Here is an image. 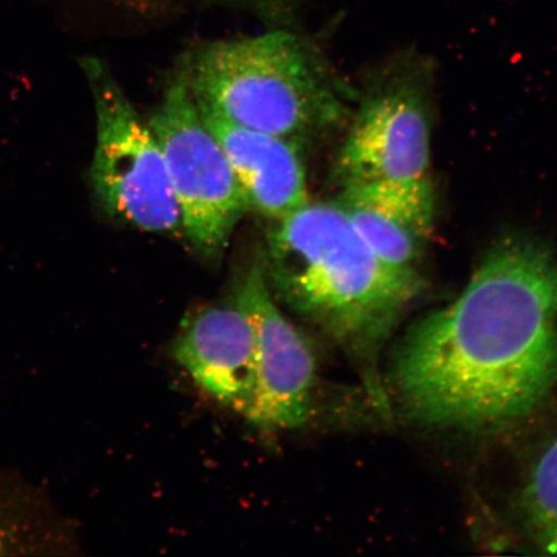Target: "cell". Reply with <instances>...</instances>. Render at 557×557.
<instances>
[{
  "instance_id": "1",
  "label": "cell",
  "mask_w": 557,
  "mask_h": 557,
  "mask_svg": "<svg viewBox=\"0 0 557 557\" xmlns=\"http://www.w3.org/2000/svg\"><path fill=\"white\" fill-rule=\"evenodd\" d=\"M394 375L410 413L486 428L531 413L557 383V257L531 238L494 246L447 308L409 331Z\"/></svg>"
},
{
  "instance_id": "4",
  "label": "cell",
  "mask_w": 557,
  "mask_h": 557,
  "mask_svg": "<svg viewBox=\"0 0 557 557\" xmlns=\"http://www.w3.org/2000/svg\"><path fill=\"white\" fill-rule=\"evenodd\" d=\"M96 110V148L89 180L111 220L146 233H173L181 214L165 159L150 124L139 116L102 61L83 59Z\"/></svg>"
},
{
  "instance_id": "13",
  "label": "cell",
  "mask_w": 557,
  "mask_h": 557,
  "mask_svg": "<svg viewBox=\"0 0 557 557\" xmlns=\"http://www.w3.org/2000/svg\"><path fill=\"white\" fill-rule=\"evenodd\" d=\"M253 13L273 27L294 26L297 16V0H211Z\"/></svg>"
},
{
  "instance_id": "5",
  "label": "cell",
  "mask_w": 557,
  "mask_h": 557,
  "mask_svg": "<svg viewBox=\"0 0 557 557\" xmlns=\"http://www.w3.org/2000/svg\"><path fill=\"white\" fill-rule=\"evenodd\" d=\"M149 124L163 151L181 227L199 255L219 259L249 207L224 149L180 73Z\"/></svg>"
},
{
  "instance_id": "3",
  "label": "cell",
  "mask_w": 557,
  "mask_h": 557,
  "mask_svg": "<svg viewBox=\"0 0 557 557\" xmlns=\"http://www.w3.org/2000/svg\"><path fill=\"white\" fill-rule=\"evenodd\" d=\"M199 108L295 146L343 116L319 53L288 27L201 45L178 70Z\"/></svg>"
},
{
  "instance_id": "10",
  "label": "cell",
  "mask_w": 557,
  "mask_h": 557,
  "mask_svg": "<svg viewBox=\"0 0 557 557\" xmlns=\"http://www.w3.org/2000/svg\"><path fill=\"white\" fill-rule=\"evenodd\" d=\"M74 547L73 522L48 487L0 465V556L66 555Z\"/></svg>"
},
{
  "instance_id": "9",
  "label": "cell",
  "mask_w": 557,
  "mask_h": 557,
  "mask_svg": "<svg viewBox=\"0 0 557 557\" xmlns=\"http://www.w3.org/2000/svg\"><path fill=\"white\" fill-rule=\"evenodd\" d=\"M198 109L224 149L249 208L277 221L309 203L306 171L297 146L243 127L212 110Z\"/></svg>"
},
{
  "instance_id": "2",
  "label": "cell",
  "mask_w": 557,
  "mask_h": 557,
  "mask_svg": "<svg viewBox=\"0 0 557 557\" xmlns=\"http://www.w3.org/2000/svg\"><path fill=\"white\" fill-rule=\"evenodd\" d=\"M262 253L271 292L354 354H372L421 288L389 267L336 203H311L274 221Z\"/></svg>"
},
{
  "instance_id": "7",
  "label": "cell",
  "mask_w": 557,
  "mask_h": 557,
  "mask_svg": "<svg viewBox=\"0 0 557 557\" xmlns=\"http://www.w3.org/2000/svg\"><path fill=\"white\" fill-rule=\"evenodd\" d=\"M236 302L252 323L256 386L246 418L263 431L295 430L310 420L317 359L308 337L290 322L270 289L262 255L238 285Z\"/></svg>"
},
{
  "instance_id": "6",
  "label": "cell",
  "mask_w": 557,
  "mask_h": 557,
  "mask_svg": "<svg viewBox=\"0 0 557 557\" xmlns=\"http://www.w3.org/2000/svg\"><path fill=\"white\" fill-rule=\"evenodd\" d=\"M426 103L412 83H392L361 104L341 148L344 190L434 211Z\"/></svg>"
},
{
  "instance_id": "14",
  "label": "cell",
  "mask_w": 557,
  "mask_h": 557,
  "mask_svg": "<svg viewBox=\"0 0 557 557\" xmlns=\"http://www.w3.org/2000/svg\"><path fill=\"white\" fill-rule=\"evenodd\" d=\"M548 547H552L554 552L557 553V533L548 540Z\"/></svg>"
},
{
  "instance_id": "12",
  "label": "cell",
  "mask_w": 557,
  "mask_h": 557,
  "mask_svg": "<svg viewBox=\"0 0 557 557\" xmlns=\"http://www.w3.org/2000/svg\"><path fill=\"white\" fill-rule=\"evenodd\" d=\"M527 498L535 524L552 539L557 533V442L543 453Z\"/></svg>"
},
{
  "instance_id": "11",
  "label": "cell",
  "mask_w": 557,
  "mask_h": 557,
  "mask_svg": "<svg viewBox=\"0 0 557 557\" xmlns=\"http://www.w3.org/2000/svg\"><path fill=\"white\" fill-rule=\"evenodd\" d=\"M338 203L361 238L383 262L407 273H417L416 264L433 228L394 209L343 195Z\"/></svg>"
},
{
  "instance_id": "8",
  "label": "cell",
  "mask_w": 557,
  "mask_h": 557,
  "mask_svg": "<svg viewBox=\"0 0 557 557\" xmlns=\"http://www.w3.org/2000/svg\"><path fill=\"white\" fill-rule=\"evenodd\" d=\"M172 354L209 398L246 417L255 395L256 343L252 323L235 298L187 313Z\"/></svg>"
}]
</instances>
